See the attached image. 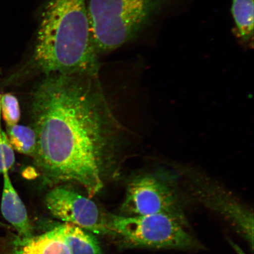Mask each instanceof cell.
I'll use <instances>...</instances> for the list:
<instances>
[{"label": "cell", "mask_w": 254, "mask_h": 254, "mask_svg": "<svg viewBox=\"0 0 254 254\" xmlns=\"http://www.w3.org/2000/svg\"><path fill=\"white\" fill-rule=\"evenodd\" d=\"M30 109L37 138L33 158L44 184H77L92 197L118 174L125 138L99 74L42 76Z\"/></svg>", "instance_id": "1"}, {"label": "cell", "mask_w": 254, "mask_h": 254, "mask_svg": "<svg viewBox=\"0 0 254 254\" xmlns=\"http://www.w3.org/2000/svg\"><path fill=\"white\" fill-rule=\"evenodd\" d=\"M88 2L45 0L30 56L7 81L53 73L99 74V55L92 39Z\"/></svg>", "instance_id": "2"}, {"label": "cell", "mask_w": 254, "mask_h": 254, "mask_svg": "<svg viewBox=\"0 0 254 254\" xmlns=\"http://www.w3.org/2000/svg\"><path fill=\"white\" fill-rule=\"evenodd\" d=\"M182 164L152 160L131 175L122 215L164 214L188 225L184 215Z\"/></svg>", "instance_id": "3"}, {"label": "cell", "mask_w": 254, "mask_h": 254, "mask_svg": "<svg viewBox=\"0 0 254 254\" xmlns=\"http://www.w3.org/2000/svg\"><path fill=\"white\" fill-rule=\"evenodd\" d=\"M167 1L89 0L92 39L98 55L112 52L134 39Z\"/></svg>", "instance_id": "4"}, {"label": "cell", "mask_w": 254, "mask_h": 254, "mask_svg": "<svg viewBox=\"0 0 254 254\" xmlns=\"http://www.w3.org/2000/svg\"><path fill=\"white\" fill-rule=\"evenodd\" d=\"M109 222L114 236H118L127 247L185 250L195 245L186 230L188 225L169 215L111 214Z\"/></svg>", "instance_id": "5"}, {"label": "cell", "mask_w": 254, "mask_h": 254, "mask_svg": "<svg viewBox=\"0 0 254 254\" xmlns=\"http://www.w3.org/2000/svg\"><path fill=\"white\" fill-rule=\"evenodd\" d=\"M183 173L187 190L199 201L230 221L253 250V212L238 202L220 184L202 171L184 164Z\"/></svg>", "instance_id": "6"}, {"label": "cell", "mask_w": 254, "mask_h": 254, "mask_svg": "<svg viewBox=\"0 0 254 254\" xmlns=\"http://www.w3.org/2000/svg\"><path fill=\"white\" fill-rule=\"evenodd\" d=\"M46 207L54 217L97 234L113 235L109 222L90 199L66 186H56L47 193Z\"/></svg>", "instance_id": "7"}, {"label": "cell", "mask_w": 254, "mask_h": 254, "mask_svg": "<svg viewBox=\"0 0 254 254\" xmlns=\"http://www.w3.org/2000/svg\"><path fill=\"white\" fill-rule=\"evenodd\" d=\"M0 254H70L59 226L45 233L25 238L7 235L0 238Z\"/></svg>", "instance_id": "8"}, {"label": "cell", "mask_w": 254, "mask_h": 254, "mask_svg": "<svg viewBox=\"0 0 254 254\" xmlns=\"http://www.w3.org/2000/svg\"><path fill=\"white\" fill-rule=\"evenodd\" d=\"M2 176L1 209L3 217L14 227L18 236L32 237L34 236L33 229L26 208L12 185L8 171H5Z\"/></svg>", "instance_id": "9"}, {"label": "cell", "mask_w": 254, "mask_h": 254, "mask_svg": "<svg viewBox=\"0 0 254 254\" xmlns=\"http://www.w3.org/2000/svg\"><path fill=\"white\" fill-rule=\"evenodd\" d=\"M70 254H103L96 238L74 224L59 225Z\"/></svg>", "instance_id": "10"}, {"label": "cell", "mask_w": 254, "mask_h": 254, "mask_svg": "<svg viewBox=\"0 0 254 254\" xmlns=\"http://www.w3.org/2000/svg\"><path fill=\"white\" fill-rule=\"evenodd\" d=\"M6 131L9 144L14 150L34 157L36 151L37 138L32 127L18 125L6 126Z\"/></svg>", "instance_id": "11"}, {"label": "cell", "mask_w": 254, "mask_h": 254, "mask_svg": "<svg viewBox=\"0 0 254 254\" xmlns=\"http://www.w3.org/2000/svg\"><path fill=\"white\" fill-rule=\"evenodd\" d=\"M254 0H233V13L241 40L248 43L254 34Z\"/></svg>", "instance_id": "12"}, {"label": "cell", "mask_w": 254, "mask_h": 254, "mask_svg": "<svg viewBox=\"0 0 254 254\" xmlns=\"http://www.w3.org/2000/svg\"><path fill=\"white\" fill-rule=\"evenodd\" d=\"M0 110L6 126L18 125L21 116L20 107L14 95L7 93L2 95L0 98Z\"/></svg>", "instance_id": "13"}, {"label": "cell", "mask_w": 254, "mask_h": 254, "mask_svg": "<svg viewBox=\"0 0 254 254\" xmlns=\"http://www.w3.org/2000/svg\"><path fill=\"white\" fill-rule=\"evenodd\" d=\"M15 161L14 150L9 144L7 135L0 128V174L9 171Z\"/></svg>", "instance_id": "14"}, {"label": "cell", "mask_w": 254, "mask_h": 254, "mask_svg": "<svg viewBox=\"0 0 254 254\" xmlns=\"http://www.w3.org/2000/svg\"><path fill=\"white\" fill-rule=\"evenodd\" d=\"M231 245L233 246V249L236 251L238 254H247L239 246H238L237 244L231 243Z\"/></svg>", "instance_id": "15"}]
</instances>
